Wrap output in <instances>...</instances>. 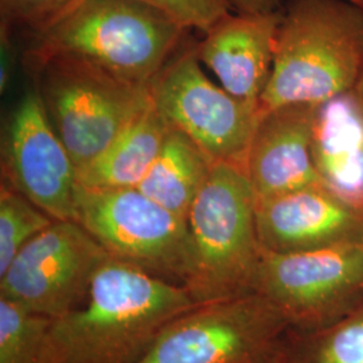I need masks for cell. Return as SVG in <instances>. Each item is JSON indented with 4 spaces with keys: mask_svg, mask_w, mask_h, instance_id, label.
<instances>
[{
    "mask_svg": "<svg viewBox=\"0 0 363 363\" xmlns=\"http://www.w3.org/2000/svg\"><path fill=\"white\" fill-rule=\"evenodd\" d=\"M195 306L184 286L109 257L86 300L52 319L48 363H139L162 331Z\"/></svg>",
    "mask_w": 363,
    "mask_h": 363,
    "instance_id": "1",
    "label": "cell"
},
{
    "mask_svg": "<svg viewBox=\"0 0 363 363\" xmlns=\"http://www.w3.org/2000/svg\"><path fill=\"white\" fill-rule=\"evenodd\" d=\"M187 30L136 0H72L31 31L30 65L73 58L132 84L152 85Z\"/></svg>",
    "mask_w": 363,
    "mask_h": 363,
    "instance_id": "2",
    "label": "cell"
},
{
    "mask_svg": "<svg viewBox=\"0 0 363 363\" xmlns=\"http://www.w3.org/2000/svg\"><path fill=\"white\" fill-rule=\"evenodd\" d=\"M363 74V10L351 0H286L259 111L320 105Z\"/></svg>",
    "mask_w": 363,
    "mask_h": 363,
    "instance_id": "3",
    "label": "cell"
},
{
    "mask_svg": "<svg viewBox=\"0 0 363 363\" xmlns=\"http://www.w3.org/2000/svg\"><path fill=\"white\" fill-rule=\"evenodd\" d=\"M256 205L245 169L216 162L187 217L191 273L184 288L198 304L255 294L262 255Z\"/></svg>",
    "mask_w": 363,
    "mask_h": 363,
    "instance_id": "4",
    "label": "cell"
},
{
    "mask_svg": "<svg viewBox=\"0 0 363 363\" xmlns=\"http://www.w3.org/2000/svg\"><path fill=\"white\" fill-rule=\"evenodd\" d=\"M52 128L77 172L86 167L152 101L151 85L115 77L97 66L54 57L31 66Z\"/></svg>",
    "mask_w": 363,
    "mask_h": 363,
    "instance_id": "5",
    "label": "cell"
},
{
    "mask_svg": "<svg viewBox=\"0 0 363 363\" xmlns=\"http://www.w3.org/2000/svg\"><path fill=\"white\" fill-rule=\"evenodd\" d=\"M291 325L259 294L198 304L172 320L139 363H272Z\"/></svg>",
    "mask_w": 363,
    "mask_h": 363,
    "instance_id": "6",
    "label": "cell"
},
{
    "mask_svg": "<svg viewBox=\"0 0 363 363\" xmlns=\"http://www.w3.org/2000/svg\"><path fill=\"white\" fill-rule=\"evenodd\" d=\"M77 222L113 259L184 286L191 273L187 220L138 189L77 186Z\"/></svg>",
    "mask_w": 363,
    "mask_h": 363,
    "instance_id": "7",
    "label": "cell"
},
{
    "mask_svg": "<svg viewBox=\"0 0 363 363\" xmlns=\"http://www.w3.org/2000/svg\"><path fill=\"white\" fill-rule=\"evenodd\" d=\"M253 291L284 315L292 331L333 325L363 301V245L296 253L262 250Z\"/></svg>",
    "mask_w": 363,
    "mask_h": 363,
    "instance_id": "8",
    "label": "cell"
},
{
    "mask_svg": "<svg viewBox=\"0 0 363 363\" xmlns=\"http://www.w3.org/2000/svg\"><path fill=\"white\" fill-rule=\"evenodd\" d=\"M199 62L195 48L175 54L151 85L152 101L169 127L184 133L213 162L245 169L259 106L210 81Z\"/></svg>",
    "mask_w": 363,
    "mask_h": 363,
    "instance_id": "9",
    "label": "cell"
},
{
    "mask_svg": "<svg viewBox=\"0 0 363 363\" xmlns=\"http://www.w3.org/2000/svg\"><path fill=\"white\" fill-rule=\"evenodd\" d=\"M109 257L82 225L54 220L0 274V298L49 319L62 318L86 300Z\"/></svg>",
    "mask_w": 363,
    "mask_h": 363,
    "instance_id": "10",
    "label": "cell"
},
{
    "mask_svg": "<svg viewBox=\"0 0 363 363\" xmlns=\"http://www.w3.org/2000/svg\"><path fill=\"white\" fill-rule=\"evenodd\" d=\"M3 174L10 187L52 220L77 222V169L52 128L38 89L25 93L9 121Z\"/></svg>",
    "mask_w": 363,
    "mask_h": 363,
    "instance_id": "11",
    "label": "cell"
},
{
    "mask_svg": "<svg viewBox=\"0 0 363 363\" xmlns=\"http://www.w3.org/2000/svg\"><path fill=\"white\" fill-rule=\"evenodd\" d=\"M256 223L262 250L272 253L363 245V208L323 184L257 201Z\"/></svg>",
    "mask_w": 363,
    "mask_h": 363,
    "instance_id": "12",
    "label": "cell"
},
{
    "mask_svg": "<svg viewBox=\"0 0 363 363\" xmlns=\"http://www.w3.org/2000/svg\"><path fill=\"white\" fill-rule=\"evenodd\" d=\"M318 106L289 104L261 112L245 160L257 201L322 184L312 152Z\"/></svg>",
    "mask_w": 363,
    "mask_h": 363,
    "instance_id": "13",
    "label": "cell"
},
{
    "mask_svg": "<svg viewBox=\"0 0 363 363\" xmlns=\"http://www.w3.org/2000/svg\"><path fill=\"white\" fill-rule=\"evenodd\" d=\"M283 10L269 13H229L208 30L195 48L198 60L220 86L247 104L259 105L272 74Z\"/></svg>",
    "mask_w": 363,
    "mask_h": 363,
    "instance_id": "14",
    "label": "cell"
},
{
    "mask_svg": "<svg viewBox=\"0 0 363 363\" xmlns=\"http://www.w3.org/2000/svg\"><path fill=\"white\" fill-rule=\"evenodd\" d=\"M312 152L322 184L363 208V101L355 89L318 106Z\"/></svg>",
    "mask_w": 363,
    "mask_h": 363,
    "instance_id": "15",
    "label": "cell"
},
{
    "mask_svg": "<svg viewBox=\"0 0 363 363\" xmlns=\"http://www.w3.org/2000/svg\"><path fill=\"white\" fill-rule=\"evenodd\" d=\"M171 127L154 101L109 147L77 172L78 184L97 190L136 189L152 166Z\"/></svg>",
    "mask_w": 363,
    "mask_h": 363,
    "instance_id": "16",
    "label": "cell"
},
{
    "mask_svg": "<svg viewBox=\"0 0 363 363\" xmlns=\"http://www.w3.org/2000/svg\"><path fill=\"white\" fill-rule=\"evenodd\" d=\"M214 163L184 133L171 128L160 152L136 189L187 220Z\"/></svg>",
    "mask_w": 363,
    "mask_h": 363,
    "instance_id": "17",
    "label": "cell"
},
{
    "mask_svg": "<svg viewBox=\"0 0 363 363\" xmlns=\"http://www.w3.org/2000/svg\"><path fill=\"white\" fill-rule=\"evenodd\" d=\"M280 363H363V301L337 323L313 333L289 331Z\"/></svg>",
    "mask_w": 363,
    "mask_h": 363,
    "instance_id": "18",
    "label": "cell"
},
{
    "mask_svg": "<svg viewBox=\"0 0 363 363\" xmlns=\"http://www.w3.org/2000/svg\"><path fill=\"white\" fill-rule=\"evenodd\" d=\"M52 320L0 298V363H48Z\"/></svg>",
    "mask_w": 363,
    "mask_h": 363,
    "instance_id": "19",
    "label": "cell"
},
{
    "mask_svg": "<svg viewBox=\"0 0 363 363\" xmlns=\"http://www.w3.org/2000/svg\"><path fill=\"white\" fill-rule=\"evenodd\" d=\"M52 217L10 186L0 190V274L33 238L48 229Z\"/></svg>",
    "mask_w": 363,
    "mask_h": 363,
    "instance_id": "20",
    "label": "cell"
},
{
    "mask_svg": "<svg viewBox=\"0 0 363 363\" xmlns=\"http://www.w3.org/2000/svg\"><path fill=\"white\" fill-rule=\"evenodd\" d=\"M166 15L184 30L206 34L222 18L232 13L229 0H136Z\"/></svg>",
    "mask_w": 363,
    "mask_h": 363,
    "instance_id": "21",
    "label": "cell"
},
{
    "mask_svg": "<svg viewBox=\"0 0 363 363\" xmlns=\"http://www.w3.org/2000/svg\"><path fill=\"white\" fill-rule=\"evenodd\" d=\"M72 0H0L1 25L35 31L61 13Z\"/></svg>",
    "mask_w": 363,
    "mask_h": 363,
    "instance_id": "22",
    "label": "cell"
},
{
    "mask_svg": "<svg viewBox=\"0 0 363 363\" xmlns=\"http://www.w3.org/2000/svg\"><path fill=\"white\" fill-rule=\"evenodd\" d=\"M233 11L240 13H269L281 11L286 0H229Z\"/></svg>",
    "mask_w": 363,
    "mask_h": 363,
    "instance_id": "23",
    "label": "cell"
},
{
    "mask_svg": "<svg viewBox=\"0 0 363 363\" xmlns=\"http://www.w3.org/2000/svg\"><path fill=\"white\" fill-rule=\"evenodd\" d=\"M9 27L1 25V66H0V89L1 93L7 89L13 73V46L9 35Z\"/></svg>",
    "mask_w": 363,
    "mask_h": 363,
    "instance_id": "24",
    "label": "cell"
},
{
    "mask_svg": "<svg viewBox=\"0 0 363 363\" xmlns=\"http://www.w3.org/2000/svg\"><path fill=\"white\" fill-rule=\"evenodd\" d=\"M355 91H357V94L359 96V99L363 101V74L362 77L359 78L357 86H355Z\"/></svg>",
    "mask_w": 363,
    "mask_h": 363,
    "instance_id": "25",
    "label": "cell"
},
{
    "mask_svg": "<svg viewBox=\"0 0 363 363\" xmlns=\"http://www.w3.org/2000/svg\"><path fill=\"white\" fill-rule=\"evenodd\" d=\"M351 1H354L357 6H359L363 10V0H351Z\"/></svg>",
    "mask_w": 363,
    "mask_h": 363,
    "instance_id": "26",
    "label": "cell"
},
{
    "mask_svg": "<svg viewBox=\"0 0 363 363\" xmlns=\"http://www.w3.org/2000/svg\"><path fill=\"white\" fill-rule=\"evenodd\" d=\"M272 363H280V362H279V361H277V359H276V361H274V362H272Z\"/></svg>",
    "mask_w": 363,
    "mask_h": 363,
    "instance_id": "27",
    "label": "cell"
}]
</instances>
